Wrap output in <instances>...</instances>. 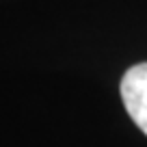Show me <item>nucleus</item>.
<instances>
[{"label": "nucleus", "instance_id": "nucleus-1", "mask_svg": "<svg viewBox=\"0 0 147 147\" xmlns=\"http://www.w3.org/2000/svg\"><path fill=\"white\" fill-rule=\"evenodd\" d=\"M121 100L132 121L147 136V63H138L123 74Z\"/></svg>", "mask_w": 147, "mask_h": 147}]
</instances>
